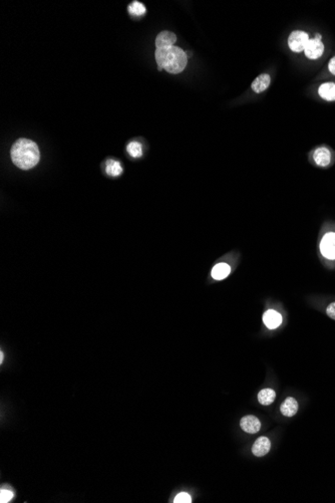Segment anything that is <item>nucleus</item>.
<instances>
[{"label":"nucleus","mask_w":335,"mask_h":503,"mask_svg":"<svg viewBox=\"0 0 335 503\" xmlns=\"http://www.w3.org/2000/svg\"><path fill=\"white\" fill-rule=\"evenodd\" d=\"M263 321L268 329L275 330L282 323V317L276 311L268 310L263 316Z\"/></svg>","instance_id":"8"},{"label":"nucleus","mask_w":335,"mask_h":503,"mask_svg":"<svg viewBox=\"0 0 335 503\" xmlns=\"http://www.w3.org/2000/svg\"><path fill=\"white\" fill-rule=\"evenodd\" d=\"M155 55L159 70H166L170 74H180L188 62L186 53L175 46L159 49L155 51Z\"/></svg>","instance_id":"2"},{"label":"nucleus","mask_w":335,"mask_h":503,"mask_svg":"<svg viewBox=\"0 0 335 503\" xmlns=\"http://www.w3.org/2000/svg\"><path fill=\"white\" fill-rule=\"evenodd\" d=\"M10 155L13 164L23 170L33 168L40 159L38 146L28 139L17 140L11 148Z\"/></svg>","instance_id":"1"},{"label":"nucleus","mask_w":335,"mask_h":503,"mask_svg":"<svg viewBox=\"0 0 335 503\" xmlns=\"http://www.w3.org/2000/svg\"><path fill=\"white\" fill-rule=\"evenodd\" d=\"M129 12L133 16H143L146 13V7L139 1H133L129 6Z\"/></svg>","instance_id":"18"},{"label":"nucleus","mask_w":335,"mask_h":503,"mask_svg":"<svg viewBox=\"0 0 335 503\" xmlns=\"http://www.w3.org/2000/svg\"><path fill=\"white\" fill-rule=\"evenodd\" d=\"M309 41V36L302 30L293 31L288 38V47L294 53H301L305 51V48Z\"/></svg>","instance_id":"3"},{"label":"nucleus","mask_w":335,"mask_h":503,"mask_svg":"<svg viewBox=\"0 0 335 503\" xmlns=\"http://www.w3.org/2000/svg\"><path fill=\"white\" fill-rule=\"evenodd\" d=\"M328 69H329V72L335 76V56L331 58V60H330V62L328 64Z\"/></svg>","instance_id":"22"},{"label":"nucleus","mask_w":335,"mask_h":503,"mask_svg":"<svg viewBox=\"0 0 335 503\" xmlns=\"http://www.w3.org/2000/svg\"><path fill=\"white\" fill-rule=\"evenodd\" d=\"M270 82H271L270 76L267 74H263V75H260L258 78L253 80L251 86L255 93L260 94V93H262L268 89V86L270 85Z\"/></svg>","instance_id":"13"},{"label":"nucleus","mask_w":335,"mask_h":503,"mask_svg":"<svg viewBox=\"0 0 335 503\" xmlns=\"http://www.w3.org/2000/svg\"><path fill=\"white\" fill-rule=\"evenodd\" d=\"M14 497V493L9 489H1L0 491V502H9Z\"/></svg>","instance_id":"19"},{"label":"nucleus","mask_w":335,"mask_h":503,"mask_svg":"<svg viewBox=\"0 0 335 503\" xmlns=\"http://www.w3.org/2000/svg\"><path fill=\"white\" fill-rule=\"evenodd\" d=\"M313 159L315 161L316 165L320 167H326L331 162L330 151L325 147H320L315 150L313 154Z\"/></svg>","instance_id":"9"},{"label":"nucleus","mask_w":335,"mask_h":503,"mask_svg":"<svg viewBox=\"0 0 335 503\" xmlns=\"http://www.w3.org/2000/svg\"><path fill=\"white\" fill-rule=\"evenodd\" d=\"M174 502L175 503H191L192 502V497L186 493V492H181L179 493L175 499H174Z\"/></svg>","instance_id":"20"},{"label":"nucleus","mask_w":335,"mask_h":503,"mask_svg":"<svg viewBox=\"0 0 335 503\" xmlns=\"http://www.w3.org/2000/svg\"><path fill=\"white\" fill-rule=\"evenodd\" d=\"M105 171H106L107 175H109L111 177H118V176L122 175V173H123V167H122L121 163L118 162V161L107 160Z\"/></svg>","instance_id":"16"},{"label":"nucleus","mask_w":335,"mask_h":503,"mask_svg":"<svg viewBox=\"0 0 335 503\" xmlns=\"http://www.w3.org/2000/svg\"><path fill=\"white\" fill-rule=\"evenodd\" d=\"M326 315L335 320V301L331 302L326 309Z\"/></svg>","instance_id":"21"},{"label":"nucleus","mask_w":335,"mask_h":503,"mask_svg":"<svg viewBox=\"0 0 335 503\" xmlns=\"http://www.w3.org/2000/svg\"><path fill=\"white\" fill-rule=\"evenodd\" d=\"M320 252L327 259H335V233H326L320 242Z\"/></svg>","instance_id":"4"},{"label":"nucleus","mask_w":335,"mask_h":503,"mask_svg":"<svg viewBox=\"0 0 335 503\" xmlns=\"http://www.w3.org/2000/svg\"><path fill=\"white\" fill-rule=\"evenodd\" d=\"M298 411V403L294 398H287L281 407H280V412L285 417H293L296 415Z\"/></svg>","instance_id":"11"},{"label":"nucleus","mask_w":335,"mask_h":503,"mask_svg":"<svg viewBox=\"0 0 335 503\" xmlns=\"http://www.w3.org/2000/svg\"><path fill=\"white\" fill-rule=\"evenodd\" d=\"M231 272V267L227 264H218L212 269V277L216 280H222L226 278Z\"/></svg>","instance_id":"14"},{"label":"nucleus","mask_w":335,"mask_h":503,"mask_svg":"<svg viewBox=\"0 0 335 503\" xmlns=\"http://www.w3.org/2000/svg\"><path fill=\"white\" fill-rule=\"evenodd\" d=\"M276 398V393L272 389H263L258 394V401L263 406L271 405Z\"/></svg>","instance_id":"15"},{"label":"nucleus","mask_w":335,"mask_h":503,"mask_svg":"<svg viewBox=\"0 0 335 503\" xmlns=\"http://www.w3.org/2000/svg\"><path fill=\"white\" fill-rule=\"evenodd\" d=\"M240 426L244 432L248 434H256L261 428V422L257 417L253 415H248L241 419Z\"/></svg>","instance_id":"6"},{"label":"nucleus","mask_w":335,"mask_h":503,"mask_svg":"<svg viewBox=\"0 0 335 503\" xmlns=\"http://www.w3.org/2000/svg\"><path fill=\"white\" fill-rule=\"evenodd\" d=\"M177 40V36L175 33L171 31H162L155 38V47L159 49H166L170 47H174Z\"/></svg>","instance_id":"7"},{"label":"nucleus","mask_w":335,"mask_h":503,"mask_svg":"<svg viewBox=\"0 0 335 503\" xmlns=\"http://www.w3.org/2000/svg\"><path fill=\"white\" fill-rule=\"evenodd\" d=\"M127 150H128V153L129 155L133 158H140L143 155V147L137 141H132V142L129 143Z\"/></svg>","instance_id":"17"},{"label":"nucleus","mask_w":335,"mask_h":503,"mask_svg":"<svg viewBox=\"0 0 335 503\" xmlns=\"http://www.w3.org/2000/svg\"><path fill=\"white\" fill-rule=\"evenodd\" d=\"M3 359H4V355H3V353L1 352V353H0V363H1V364H2V362H3Z\"/></svg>","instance_id":"23"},{"label":"nucleus","mask_w":335,"mask_h":503,"mask_svg":"<svg viewBox=\"0 0 335 503\" xmlns=\"http://www.w3.org/2000/svg\"><path fill=\"white\" fill-rule=\"evenodd\" d=\"M324 52V45L321 41V35L316 34L315 38L309 39L306 48H305V55L310 59L319 58Z\"/></svg>","instance_id":"5"},{"label":"nucleus","mask_w":335,"mask_h":503,"mask_svg":"<svg viewBox=\"0 0 335 503\" xmlns=\"http://www.w3.org/2000/svg\"><path fill=\"white\" fill-rule=\"evenodd\" d=\"M270 449H271L270 440L267 437H260L252 446V453L257 457H262L266 455Z\"/></svg>","instance_id":"10"},{"label":"nucleus","mask_w":335,"mask_h":503,"mask_svg":"<svg viewBox=\"0 0 335 503\" xmlns=\"http://www.w3.org/2000/svg\"><path fill=\"white\" fill-rule=\"evenodd\" d=\"M319 96L325 101H335V83L334 82H325L322 83L318 89Z\"/></svg>","instance_id":"12"}]
</instances>
